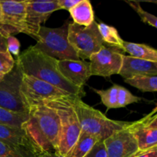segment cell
<instances>
[{
	"mask_svg": "<svg viewBox=\"0 0 157 157\" xmlns=\"http://www.w3.org/2000/svg\"><path fill=\"white\" fill-rule=\"evenodd\" d=\"M15 61L22 74L47 82L71 95L82 98L84 88L74 85L63 77L58 69V61L45 55L33 45L23 51Z\"/></svg>",
	"mask_w": 157,
	"mask_h": 157,
	"instance_id": "cell-1",
	"label": "cell"
},
{
	"mask_svg": "<svg viewBox=\"0 0 157 157\" xmlns=\"http://www.w3.org/2000/svg\"><path fill=\"white\" fill-rule=\"evenodd\" d=\"M23 128L41 153H58L60 121L54 109L44 104L31 106Z\"/></svg>",
	"mask_w": 157,
	"mask_h": 157,
	"instance_id": "cell-2",
	"label": "cell"
},
{
	"mask_svg": "<svg viewBox=\"0 0 157 157\" xmlns=\"http://www.w3.org/2000/svg\"><path fill=\"white\" fill-rule=\"evenodd\" d=\"M70 101L78 118L81 131L97 136L101 141L105 140L115 132L126 128L130 123L109 119L78 96L71 95Z\"/></svg>",
	"mask_w": 157,
	"mask_h": 157,
	"instance_id": "cell-3",
	"label": "cell"
},
{
	"mask_svg": "<svg viewBox=\"0 0 157 157\" xmlns=\"http://www.w3.org/2000/svg\"><path fill=\"white\" fill-rule=\"evenodd\" d=\"M71 96L41 103L54 109L59 117L61 130L58 153L65 156L77 142L81 132L79 121L70 101Z\"/></svg>",
	"mask_w": 157,
	"mask_h": 157,
	"instance_id": "cell-4",
	"label": "cell"
},
{
	"mask_svg": "<svg viewBox=\"0 0 157 157\" xmlns=\"http://www.w3.org/2000/svg\"><path fill=\"white\" fill-rule=\"evenodd\" d=\"M68 24L67 21L60 28H48L41 25L35 38L37 43L33 46L58 61L80 60L68 42Z\"/></svg>",
	"mask_w": 157,
	"mask_h": 157,
	"instance_id": "cell-5",
	"label": "cell"
},
{
	"mask_svg": "<svg viewBox=\"0 0 157 157\" xmlns=\"http://www.w3.org/2000/svg\"><path fill=\"white\" fill-rule=\"evenodd\" d=\"M98 24L96 21L87 27L74 22L68 24V42L81 59H89L91 55L99 52L104 44Z\"/></svg>",
	"mask_w": 157,
	"mask_h": 157,
	"instance_id": "cell-6",
	"label": "cell"
},
{
	"mask_svg": "<svg viewBox=\"0 0 157 157\" xmlns=\"http://www.w3.org/2000/svg\"><path fill=\"white\" fill-rule=\"evenodd\" d=\"M20 94L28 108L44 101L71 95L48 83L24 74L21 78Z\"/></svg>",
	"mask_w": 157,
	"mask_h": 157,
	"instance_id": "cell-7",
	"label": "cell"
},
{
	"mask_svg": "<svg viewBox=\"0 0 157 157\" xmlns=\"http://www.w3.org/2000/svg\"><path fill=\"white\" fill-rule=\"evenodd\" d=\"M22 75L19 64L15 61L12 70L0 81V107L15 113H29V108L20 94Z\"/></svg>",
	"mask_w": 157,
	"mask_h": 157,
	"instance_id": "cell-8",
	"label": "cell"
},
{
	"mask_svg": "<svg viewBox=\"0 0 157 157\" xmlns=\"http://www.w3.org/2000/svg\"><path fill=\"white\" fill-rule=\"evenodd\" d=\"M124 51L103 44L100 51L90 57V76L108 78L119 75Z\"/></svg>",
	"mask_w": 157,
	"mask_h": 157,
	"instance_id": "cell-9",
	"label": "cell"
},
{
	"mask_svg": "<svg viewBox=\"0 0 157 157\" xmlns=\"http://www.w3.org/2000/svg\"><path fill=\"white\" fill-rule=\"evenodd\" d=\"M2 17L0 29L6 37L18 33L27 35L26 29V0H0Z\"/></svg>",
	"mask_w": 157,
	"mask_h": 157,
	"instance_id": "cell-10",
	"label": "cell"
},
{
	"mask_svg": "<svg viewBox=\"0 0 157 157\" xmlns=\"http://www.w3.org/2000/svg\"><path fill=\"white\" fill-rule=\"evenodd\" d=\"M141 153L157 147V107L127 127Z\"/></svg>",
	"mask_w": 157,
	"mask_h": 157,
	"instance_id": "cell-11",
	"label": "cell"
},
{
	"mask_svg": "<svg viewBox=\"0 0 157 157\" xmlns=\"http://www.w3.org/2000/svg\"><path fill=\"white\" fill-rule=\"evenodd\" d=\"M58 0L33 1L26 0V29L27 35L33 38L37 37L41 24L45 22L51 15L59 10Z\"/></svg>",
	"mask_w": 157,
	"mask_h": 157,
	"instance_id": "cell-12",
	"label": "cell"
},
{
	"mask_svg": "<svg viewBox=\"0 0 157 157\" xmlns=\"http://www.w3.org/2000/svg\"><path fill=\"white\" fill-rule=\"evenodd\" d=\"M127 127L104 140L107 157H134L141 153Z\"/></svg>",
	"mask_w": 157,
	"mask_h": 157,
	"instance_id": "cell-13",
	"label": "cell"
},
{
	"mask_svg": "<svg viewBox=\"0 0 157 157\" xmlns=\"http://www.w3.org/2000/svg\"><path fill=\"white\" fill-rule=\"evenodd\" d=\"M58 69L64 78L74 85L84 88L90 77V63L81 60L58 61Z\"/></svg>",
	"mask_w": 157,
	"mask_h": 157,
	"instance_id": "cell-14",
	"label": "cell"
},
{
	"mask_svg": "<svg viewBox=\"0 0 157 157\" xmlns=\"http://www.w3.org/2000/svg\"><path fill=\"white\" fill-rule=\"evenodd\" d=\"M119 75L124 79L139 75H156L157 62L124 55Z\"/></svg>",
	"mask_w": 157,
	"mask_h": 157,
	"instance_id": "cell-15",
	"label": "cell"
},
{
	"mask_svg": "<svg viewBox=\"0 0 157 157\" xmlns=\"http://www.w3.org/2000/svg\"><path fill=\"white\" fill-rule=\"evenodd\" d=\"M0 141L9 145L27 148L41 155L24 128L0 124Z\"/></svg>",
	"mask_w": 157,
	"mask_h": 157,
	"instance_id": "cell-16",
	"label": "cell"
},
{
	"mask_svg": "<svg viewBox=\"0 0 157 157\" xmlns=\"http://www.w3.org/2000/svg\"><path fill=\"white\" fill-rule=\"evenodd\" d=\"M68 12L74 23L78 25L87 27L95 21L92 5L88 0H80Z\"/></svg>",
	"mask_w": 157,
	"mask_h": 157,
	"instance_id": "cell-17",
	"label": "cell"
},
{
	"mask_svg": "<svg viewBox=\"0 0 157 157\" xmlns=\"http://www.w3.org/2000/svg\"><path fill=\"white\" fill-rule=\"evenodd\" d=\"M123 50L133 58L157 62V51L147 44L124 41Z\"/></svg>",
	"mask_w": 157,
	"mask_h": 157,
	"instance_id": "cell-18",
	"label": "cell"
},
{
	"mask_svg": "<svg viewBox=\"0 0 157 157\" xmlns=\"http://www.w3.org/2000/svg\"><path fill=\"white\" fill-rule=\"evenodd\" d=\"M98 141L101 140L97 136L81 131L77 142L66 156L84 157L92 150Z\"/></svg>",
	"mask_w": 157,
	"mask_h": 157,
	"instance_id": "cell-19",
	"label": "cell"
},
{
	"mask_svg": "<svg viewBox=\"0 0 157 157\" xmlns=\"http://www.w3.org/2000/svg\"><path fill=\"white\" fill-rule=\"evenodd\" d=\"M98 28L104 44H105L110 47L117 48L124 51L123 50V44H124V41L120 36L117 29L116 28L108 25L104 22L98 24Z\"/></svg>",
	"mask_w": 157,
	"mask_h": 157,
	"instance_id": "cell-20",
	"label": "cell"
},
{
	"mask_svg": "<svg viewBox=\"0 0 157 157\" xmlns=\"http://www.w3.org/2000/svg\"><path fill=\"white\" fill-rule=\"evenodd\" d=\"M125 83L136 87L142 92H156V75H139L124 80Z\"/></svg>",
	"mask_w": 157,
	"mask_h": 157,
	"instance_id": "cell-21",
	"label": "cell"
},
{
	"mask_svg": "<svg viewBox=\"0 0 157 157\" xmlns=\"http://www.w3.org/2000/svg\"><path fill=\"white\" fill-rule=\"evenodd\" d=\"M28 120V113H15L0 107V124L23 128Z\"/></svg>",
	"mask_w": 157,
	"mask_h": 157,
	"instance_id": "cell-22",
	"label": "cell"
},
{
	"mask_svg": "<svg viewBox=\"0 0 157 157\" xmlns=\"http://www.w3.org/2000/svg\"><path fill=\"white\" fill-rule=\"evenodd\" d=\"M40 155L27 148L9 145L0 141V157H39Z\"/></svg>",
	"mask_w": 157,
	"mask_h": 157,
	"instance_id": "cell-23",
	"label": "cell"
},
{
	"mask_svg": "<svg viewBox=\"0 0 157 157\" xmlns=\"http://www.w3.org/2000/svg\"><path fill=\"white\" fill-rule=\"evenodd\" d=\"M119 85L113 84L110 88L106 90H98L92 88V90L100 96L101 102L107 107V110L117 108V92Z\"/></svg>",
	"mask_w": 157,
	"mask_h": 157,
	"instance_id": "cell-24",
	"label": "cell"
},
{
	"mask_svg": "<svg viewBox=\"0 0 157 157\" xmlns=\"http://www.w3.org/2000/svg\"><path fill=\"white\" fill-rule=\"evenodd\" d=\"M141 100V98L135 96L127 88L119 85L117 92V108L125 107L130 104L138 103Z\"/></svg>",
	"mask_w": 157,
	"mask_h": 157,
	"instance_id": "cell-25",
	"label": "cell"
},
{
	"mask_svg": "<svg viewBox=\"0 0 157 157\" xmlns=\"http://www.w3.org/2000/svg\"><path fill=\"white\" fill-rule=\"evenodd\" d=\"M129 5L131 6L132 9L135 10V12L139 15L140 17L141 21L144 23H147L149 25H151L153 27L156 28L157 27V18L155 15H152L150 12H147V11L144 10L143 8L141 7L140 4L139 2H127Z\"/></svg>",
	"mask_w": 157,
	"mask_h": 157,
	"instance_id": "cell-26",
	"label": "cell"
},
{
	"mask_svg": "<svg viewBox=\"0 0 157 157\" xmlns=\"http://www.w3.org/2000/svg\"><path fill=\"white\" fill-rule=\"evenodd\" d=\"M15 64V61L9 52H0V74L7 75L12 70Z\"/></svg>",
	"mask_w": 157,
	"mask_h": 157,
	"instance_id": "cell-27",
	"label": "cell"
},
{
	"mask_svg": "<svg viewBox=\"0 0 157 157\" xmlns=\"http://www.w3.org/2000/svg\"><path fill=\"white\" fill-rule=\"evenodd\" d=\"M7 51L16 58L20 55V42L14 35H9L7 38Z\"/></svg>",
	"mask_w": 157,
	"mask_h": 157,
	"instance_id": "cell-28",
	"label": "cell"
},
{
	"mask_svg": "<svg viewBox=\"0 0 157 157\" xmlns=\"http://www.w3.org/2000/svg\"><path fill=\"white\" fill-rule=\"evenodd\" d=\"M84 157H107L104 141H98Z\"/></svg>",
	"mask_w": 157,
	"mask_h": 157,
	"instance_id": "cell-29",
	"label": "cell"
},
{
	"mask_svg": "<svg viewBox=\"0 0 157 157\" xmlns=\"http://www.w3.org/2000/svg\"><path fill=\"white\" fill-rule=\"evenodd\" d=\"M80 0H58V4L60 9H65L69 11Z\"/></svg>",
	"mask_w": 157,
	"mask_h": 157,
	"instance_id": "cell-30",
	"label": "cell"
},
{
	"mask_svg": "<svg viewBox=\"0 0 157 157\" xmlns=\"http://www.w3.org/2000/svg\"><path fill=\"white\" fill-rule=\"evenodd\" d=\"M7 37L0 29V52H7Z\"/></svg>",
	"mask_w": 157,
	"mask_h": 157,
	"instance_id": "cell-31",
	"label": "cell"
},
{
	"mask_svg": "<svg viewBox=\"0 0 157 157\" xmlns=\"http://www.w3.org/2000/svg\"><path fill=\"white\" fill-rule=\"evenodd\" d=\"M134 157H157V147L144 153H140Z\"/></svg>",
	"mask_w": 157,
	"mask_h": 157,
	"instance_id": "cell-32",
	"label": "cell"
},
{
	"mask_svg": "<svg viewBox=\"0 0 157 157\" xmlns=\"http://www.w3.org/2000/svg\"><path fill=\"white\" fill-rule=\"evenodd\" d=\"M39 157H67L65 156L60 155L59 153L56 152H50V153H42Z\"/></svg>",
	"mask_w": 157,
	"mask_h": 157,
	"instance_id": "cell-33",
	"label": "cell"
},
{
	"mask_svg": "<svg viewBox=\"0 0 157 157\" xmlns=\"http://www.w3.org/2000/svg\"><path fill=\"white\" fill-rule=\"evenodd\" d=\"M1 17H2V9H1V6H0V21H1Z\"/></svg>",
	"mask_w": 157,
	"mask_h": 157,
	"instance_id": "cell-34",
	"label": "cell"
},
{
	"mask_svg": "<svg viewBox=\"0 0 157 157\" xmlns=\"http://www.w3.org/2000/svg\"><path fill=\"white\" fill-rule=\"evenodd\" d=\"M4 76H5V75H1V74H0V81H1V80L3 78H4Z\"/></svg>",
	"mask_w": 157,
	"mask_h": 157,
	"instance_id": "cell-35",
	"label": "cell"
}]
</instances>
